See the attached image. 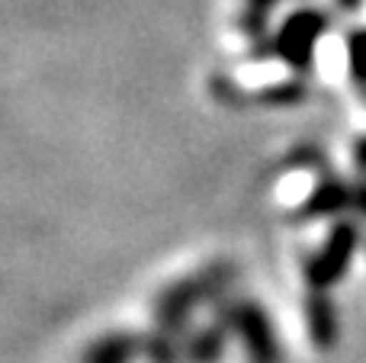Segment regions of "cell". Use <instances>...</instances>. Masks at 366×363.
<instances>
[{"label": "cell", "mask_w": 366, "mask_h": 363, "mask_svg": "<svg viewBox=\"0 0 366 363\" xmlns=\"http://www.w3.org/2000/svg\"><path fill=\"white\" fill-rule=\"evenodd\" d=\"M283 0H244V13H241V29L251 39L264 36L267 19H270L273 6H280Z\"/></svg>", "instance_id": "obj_5"}, {"label": "cell", "mask_w": 366, "mask_h": 363, "mask_svg": "<svg viewBox=\"0 0 366 363\" xmlns=\"http://www.w3.org/2000/svg\"><path fill=\"white\" fill-rule=\"evenodd\" d=\"M354 248H357V229L350 222H341L331 232L328 242H325V248L305 264L309 283H315V287H331L335 280H341V274L347 270L350 257H354Z\"/></svg>", "instance_id": "obj_2"}, {"label": "cell", "mask_w": 366, "mask_h": 363, "mask_svg": "<svg viewBox=\"0 0 366 363\" xmlns=\"http://www.w3.org/2000/svg\"><path fill=\"white\" fill-rule=\"evenodd\" d=\"M328 29V16L322 10H296L277 32V55L286 64H292L296 71L312 68L315 58V45L322 39V32Z\"/></svg>", "instance_id": "obj_1"}, {"label": "cell", "mask_w": 366, "mask_h": 363, "mask_svg": "<svg viewBox=\"0 0 366 363\" xmlns=\"http://www.w3.org/2000/svg\"><path fill=\"white\" fill-rule=\"evenodd\" d=\"M347 51H350V68H354V77L366 84V29L350 36Z\"/></svg>", "instance_id": "obj_6"}, {"label": "cell", "mask_w": 366, "mask_h": 363, "mask_svg": "<svg viewBox=\"0 0 366 363\" xmlns=\"http://www.w3.org/2000/svg\"><path fill=\"white\" fill-rule=\"evenodd\" d=\"M357 158H360V161H363V164H366V141H363V145H360V151H357Z\"/></svg>", "instance_id": "obj_7"}, {"label": "cell", "mask_w": 366, "mask_h": 363, "mask_svg": "<svg viewBox=\"0 0 366 363\" xmlns=\"http://www.w3.org/2000/svg\"><path fill=\"white\" fill-rule=\"evenodd\" d=\"M354 206V209L366 212V187H347V184H325L322 190H315V197L305 203V216H328V212H341Z\"/></svg>", "instance_id": "obj_3"}, {"label": "cell", "mask_w": 366, "mask_h": 363, "mask_svg": "<svg viewBox=\"0 0 366 363\" xmlns=\"http://www.w3.org/2000/svg\"><path fill=\"white\" fill-rule=\"evenodd\" d=\"M222 280H225V270H206V274L196 277V280L177 283V287L164 296V315L167 319H177V315H183L189 306H196L202 296L215 293V289L222 287Z\"/></svg>", "instance_id": "obj_4"}]
</instances>
